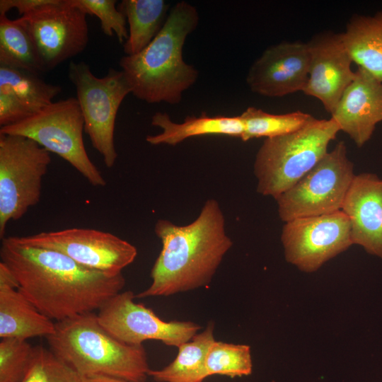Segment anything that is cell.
<instances>
[{"instance_id": "1", "label": "cell", "mask_w": 382, "mask_h": 382, "mask_svg": "<svg viewBox=\"0 0 382 382\" xmlns=\"http://www.w3.org/2000/svg\"><path fill=\"white\" fill-rule=\"evenodd\" d=\"M0 257L20 291L55 322L98 310L125 284L122 273L91 270L59 252L22 245L11 236L1 240Z\"/></svg>"}, {"instance_id": "2", "label": "cell", "mask_w": 382, "mask_h": 382, "mask_svg": "<svg viewBox=\"0 0 382 382\" xmlns=\"http://www.w3.org/2000/svg\"><path fill=\"white\" fill-rule=\"evenodd\" d=\"M154 232L161 250L151 271V285L136 294L137 299L168 296L207 286L233 245L214 199L205 202L192 222L179 226L158 219Z\"/></svg>"}, {"instance_id": "3", "label": "cell", "mask_w": 382, "mask_h": 382, "mask_svg": "<svg viewBox=\"0 0 382 382\" xmlns=\"http://www.w3.org/2000/svg\"><path fill=\"white\" fill-rule=\"evenodd\" d=\"M199 13L190 3H176L158 35L139 53L125 55L120 66L131 93L148 103H180L197 80L198 71L183 57L185 40L197 27Z\"/></svg>"}, {"instance_id": "4", "label": "cell", "mask_w": 382, "mask_h": 382, "mask_svg": "<svg viewBox=\"0 0 382 382\" xmlns=\"http://www.w3.org/2000/svg\"><path fill=\"white\" fill-rule=\"evenodd\" d=\"M47 340L52 352L81 377L102 375L145 382L150 370L143 345L111 335L93 312L55 322Z\"/></svg>"}, {"instance_id": "5", "label": "cell", "mask_w": 382, "mask_h": 382, "mask_svg": "<svg viewBox=\"0 0 382 382\" xmlns=\"http://www.w3.org/2000/svg\"><path fill=\"white\" fill-rule=\"evenodd\" d=\"M339 131L332 118L316 119L296 132L266 138L254 163L257 192L275 199L294 185L326 154Z\"/></svg>"}, {"instance_id": "6", "label": "cell", "mask_w": 382, "mask_h": 382, "mask_svg": "<svg viewBox=\"0 0 382 382\" xmlns=\"http://www.w3.org/2000/svg\"><path fill=\"white\" fill-rule=\"evenodd\" d=\"M84 120L76 98L53 102L18 123L0 127V134L28 137L74 168L92 185L106 180L89 158L83 142Z\"/></svg>"}, {"instance_id": "7", "label": "cell", "mask_w": 382, "mask_h": 382, "mask_svg": "<svg viewBox=\"0 0 382 382\" xmlns=\"http://www.w3.org/2000/svg\"><path fill=\"white\" fill-rule=\"evenodd\" d=\"M50 152L23 136L0 134V238L40 199Z\"/></svg>"}, {"instance_id": "8", "label": "cell", "mask_w": 382, "mask_h": 382, "mask_svg": "<svg viewBox=\"0 0 382 382\" xmlns=\"http://www.w3.org/2000/svg\"><path fill=\"white\" fill-rule=\"evenodd\" d=\"M69 78L76 91L84 131L105 166L110 168L117 158L114 142L117 114L131 93L130 87L121 70L110 68L105 76L97 77L83 62L69 63Z\"/></svg>"}, {"instance_id": "9", "label": "cell", "mask_w": 382, "mask_h": 382, "mask_svg": "<svg viewBox=\"0 0 382 382\" xmlns=\"http://www.w3.org/2000/svg\"><path fill=\"white\" fill-rule=\"evenodd\" d=\"M344 141L338 142L289 190L275 198L282 221L340 211L354 177Z\"/></svg>"}, {"instance_id": "10", "label": "cell", "mask_w": 382, "mask_h": 382, "mask_svg": "<svg viewBox=\"0 0 382 382\" xmlns=\"http://www.w3.org/2000/svg\"><path fill=\"white\" fill-rule=\"evenodd\" d=\"M87 15L73 0H53L20 17L33 42L43 72L86 49L89 39Z\"/></svg>"}, {"instance_id": "11", "label": "cell", "mask_w": 382, "mask_h": 382, "mask_svg": "<svg viewBox=\"0 0 382 382\" xmlns=\"http://www.w3.org/2000/svg\"><path fill=\"white\" fill-rule=\"evenodd\" d=\"M11 238L22 245L59 252L86 268L113 274L122 273L137 255L136 247L129 242L91 228H71Z\"/></svg>"}, {"instance_id": "12", "label": "cell", "mask_w": 382, "mask_h": 382, "mask_svg": "<svg viewBox=\"0 0 382 382\" xmlns=\"http://www.w3.org/2000/svg\"><path fill=\"white\" fill-rule=\"evenodd\" d=\"M134 299L132 291H121L98 310L100 324L122 342L142 345L145 341L157 340L178 348L201 329L192 321L163 320L151 308L136 303Z\"/></svg>"}, {"instance_id": "13", "label": "cell", "mask_w": 382, "mask_h": 382, "mask_svg": "<svg viewBox=\"0 0 382 382\" xmlns=\"http://www.w3.org/2000/svg\"><path fill=\"white\" fill-rule=\"evenodd\" d=\"M281 241L286 260L305 272L317 271L353 245L350 222L342 210L285 222Z\"/></svg>"}, {"instance_id": "14", "label": "cell", "mask_w": 382, "mask_h": 382, "mask_svg": "<svg viewBox=\"0 0 382 382\" xmlns=\"http://www.w3.org/2000/svg\"><path fill=\"white\" fill-rule=\"evenodd\" d=\"M307 42L284 41L267 47L246 76L250 89L267 97H282L304 90L308 78Z\"/></svg>"}, {"instance_id": "15", "label": "cell", "mask_w": 382, "mask_h": 382, "mask_svg": "<svg viewBox=\"0 0 382 382\" xmlns=\"http://www.w3.org/2000/svg\"><path fill=\"white\" fill-rule=\"evenodd\" d=\"M308 78L303 91L316 98L332 114L342 96L355 78L352 60L345 46L342 33L324 32L308 42Z\"/></svg>"}, {"instance_id": "16", "label": "cell", "mask_w": 382, "mask_h": 382, "mask_svg": "<svg viewBox=\"0 0 382 382\" xmlns=\"http://www.w3.org/2000/svg\"><path fill=\"white\" fill-rule=\"evenodd\" d=\"M353 81L347 88L331 114L343 131L361 147L382 122V82L358 67Z\"/></svg>"}, {"instance_id": "17", "label": "cell", "mask_w": 382, "mask_h": 382, "mask_svg": "<svg viewBox=\"0 0 382 382\" xmlns=\"http://www.w3.org/2000/svg\"><path fill=\"white\" fill-rule=\"evenodd\" d=\"M341 210L349 220L353 245L382 259V179L370 173L355 175Z\"/></svg>"}, {"instance_id": "18", "label": "cell", "mask_w": 382, "mask_h": 382, "mask_svg": "<svg viewBox=\"0 0 382 382\" xmlns=\"http://www.w3.org/2000/svg\"><path fill=\"white\" fill-rule=\"evenodd\" d=\"M55 322L20 291L8 268L0 262V337L27 340L52 335Z\"/></svg>"}, {"instance_id": "19", "label": "cell", "mask_w": 382, "mask_h": 382, "mask_svg": "<svg viewBox=\"0 0 382 382\" xmlns=\"http://www.w3.org/2000/svg\"><path fill=\"white\" fill-rule=\"evenodd\" d=\"M151 125L162 129L161 132L148 135L146 141L151 145L175 146L185 139L204 135H223L242 139L244 125L241 115L187 116L183 122H173L166 112H157L151 117Z\"/></svg>"}, {"instance_id": "20", "label": "cell", "mask_w": 382, "mask_h": 382, "mask_svg": "<svg viewBox=\"0 0 382 382\" xmlns=\"http://www.w3.org/2000/svg\"><path fill=\"white\" fill-rule=\"evenodd\" d=\"M342 37L352 62L382 82V12L354 16Z\"/></svg>"}, {"instance_id": "21", "label": "cell", "mask_w": 382, "mask_h": 382, "mask_svg": "<svg viewBox=\"0 0 382 382\" xmlns=\"http://www.w3.org/2000/svg\"><path fill=\"white\" fill-rule=\"evenodd\" d=\"M163 0H123L117 8L125 16L129 35L123 44L125 55L142 51L158 35L168 16Z\"/></svg>"}, {"instance_id": "22", "label": "cell", "mask_w": 382, "mask_h": 382, "mask_svg": "<svg viewBox=\"0 0 382 382\" xmlns=\"http://www.w3.org/2000/svg\"><path fill=\"white\" fill-rule=\"evenodd\" d=\"M214 324L178 347L175 359L161 369L149 370V376L157 382H202L207 376L206 359L215 341Z\"/></svg>"}, {"instance_id": "23", "label": "cell", "mask_w": 382, "mask_h": 382, "mask_svg": "<svg viewBox=\"0 0 382 382\" xmlns=\"http://www.w3.org/2000/svg\"><path fill=\"white\" fill-rule=\"evenodd\" d=\"M0 88L8 91L33 115L53 103L62 88L47 83L39 74L0 64Z\"/></svg>"}, {"instance_id": "24", "label": "cell", "mask_w": 382, "mask_h": 382, "mask_svg": "<svg viewBox=\"0 0 382 382\" xmlns=\"http://www.w3.org/2000/svg\"><path fill=\"white\" fill-rule=\"evenodd\" d=\"M0 64L37 74L42 66L31 37L20 18L0 16Z\"/></svg>"}, {"instance_id": "25", "label": "cell", "mask_w": 382, "mask_h": 382, "mask_svg": "<svg viewBox=\"0 0 382 382\" xmlns=\"http://www.w3.org/2000/svg\"><path fill=\"white\" fill-rule=\"evenodd\" d=\"M244 125L241 140L272 138L296 132L316 120L311 115L300 110L286 114L268 113L254 107L248 108L240 115Z\"/></svg>"}, {"instance_id": "26", "label": "cell", "mask_w": 382, "mask_h": 382, "mask_svg": "<svg viewBox=\"0 0 382 382\" xmlns=\"http://www.w3.org/2000/svg\"><path fill=\"white\" fill-rule=\"evenodd\" d=\"M206 370L207 376L221 375L235 378L251 374L250 347L215 340L207 352Z\"/></svg>"}, {"instance_id": "27", "label": "cell", "mask_w": 382, "mask_h": 382, "mask_svg": "<svg viewBox=\"0 0 382 382\" xmlns=\"http://www.w3.org/2000/svg\"><path fill=\"white\" fill-rule=\"evenodd\" d=\"M23 382H81V376L51 349L36 346Z\"/></svg>"}, {"instance_id": "28", "label": "cell", "mask_w": 382, "mask_h": 382, "mask_svg": "<svg viewBox=\"0 0 382 382\" xmlns=\"http://www.w3.org/2000/svg\"><path fill=\"white\" fill-rule=\"evenodd\" d=\"M34 353L27 340L1 338L0 382H23Z\"/></svg>"}, {"instance_id": "29", "label": "cell", "mask_w": 382, "mask_h": 382, "mask_svg": "<svg viewBox=\"0 0 382 382\" xmlns=\"http://www.w3.org/2000/svg\"><path fill=\"white\" fill-rule=\"evenodd\" d=\"M74 3L87 14L94 15L100 21L104 34L112 36L115 33L120 43L124 44L128 38L127 19L115 4V0H73Z\"/></svg>"}, {"instance_id": "30", "label": "cell", "mask_w": 382, "mask_h": 382, "mask_svg": "<svg viewBox=\"0 0 382 382\" xmlns=\"http://www.w3.org/2000/svg\"><path fill=\"white\" fill-rule=\"evenodd\" d=\"M33 115L8 91L0 88V126L11 125Z\"/></svg>"}, {"instance_id": "31", "label": "cell", "mask_w": 382, "mask_h": 382, "mask_svg": "<svg viewBox=\"0 0 382 382\" xmlns=\"http://www.w3.org/2000/svg\"><path fill=\"white\" fill-rule=\"evenodd\" d=\"M53 0H1L0 16H6V13L16 8L21 16L33 11L36 8L50 4Z\"/></svg>"}, {"instance_id": "32", "label": "cell", "mask_w": 382, "mask_h": 382, "mask_svg": "<svg viewBox=\"0 0 382 382\" xmlns=\"http://www.w3.org/2000/svg\"><path fill=\"white\" fill-rule=\"evenodd\" d=\"M81 382H132L115 377L96 375L91 376L81 377Z\"/></svg>"}]
</instances>
